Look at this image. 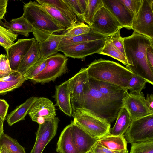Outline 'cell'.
Segmentation results:
<instances>
[{"instance_id": "6da1fadb", "label": "cell", "mask_w": 153, "mask_h": 153, "mask_svg": "<svg viewBox=\"0 0 153 153\" xmlns=\"http://www.w3.org/2000/svg\"><path fill=\"white\" fill-rule=\"evenodd\" d=\"M153 44V40L134 32L123 41L125 55L128 65L125 67L133 74L153 85V70L149 65L146 56L148 47Z\"/></svg>"}, {"instance_id": "7a4b0ae2", "label": "cell", "mask_w": 153, "mask_h": 153, "mask_svg": "<svg viewBox=\"0 0 153 153\" xmlns=\"http://www.w3.org/2000/svg\"><path fill=\"white\" fill-rule=\"evenodd\" d=\"M22 16L33 27V34L38 43L51 34L63 31L66 29L60 26L36 1H30L24 4Z\"/></svg>"}, {"instance_id": "3957f363", "label": "cell", "mask_w": 153, "mask_h": 153, "mask_svg": "<svg viewBox=\"0 0 153 153\" xmlns=\"http://www.w3.org/2000/svg\"><path fill=\"white\" fill-rule=\"evenodd\" d=\"M87 68L89 77L118 86L126 91L134 74L119 63L102 58L95 60Z\"/></svg>"}, {"instance_id": "277c9868", "label": "cell", "mask_w": 153, "mask_h": 153, "mask_svg": "<svg viewBox=\"0 0 153 153\" xmlns=\"http://www.w3.org/2000/svg\"><path fill=\"white\" fill-rule=\"evenodd\" d=\"M81 108L109 123L116 119L119 111L108 102L89 80L85 101Z\"/></svg>"}, {"instance_id": "5b68a950", "label": "cell", "mask_w": 153, "mask_h": 153, "mask_svg": "<svg viewBox=\"0 0 153 153\" xmlns=\"http://www.w3.org/2000/svg\"><path fill=\"white\" fill-rule=\"evenodd\" d=\"M73 122L93 137L99 139L109 135L111 123L82 108L73 111Z\"/></svg>"}, {"instance_id": "8992f818", "label": "cell", "mask_w": 153, "mask_h": 153, "mask_svg": "<svg viewBox=\"0 0 153 153\" xmlns=\"http://www.w3.org/2000/svg\"><path fill=\"white\" fill-rule=\"evenodd\" d=\"M68 60L67 57L60 53L48 57L45 69L31 81L42 84L55 81L68 71Z\"/></svg>"}, {"instance_id": "52a82bcc", "label": "cell", "mask_w": 153, "mask_h": 153, "mask_svg": "<svg viewBox=\"0 0 153 153\" xmlns=\"http://www.w3.org/2000/svg\"><path fill=\"white\" fill-rule=\"evenodd\" d=\"M130 143L153 140V114L132 120L124 134Z\"/></svg>"}, {"instance_id": "ba28073f", "label": "cell", "mask_w": 153, "mask_h": 153, "mask_svg": "<svg viewBox=\"0 0 153 153\" xmlns=\"http://www.w3.org/2000/svg\"><path fill=\"white\" fill-rule=\"evenodd\" d=\"M68 80L71 103L74 111L82 108L85 101L89 81L87 68H82Z\"/></svg>"}, {"instance_id": "9c48e42d", "label": "cell", "mask_w": 153, "mask_h": 153, "mask_svg": "<svg viewBox=\"0 0 153 153\" xmlns=\"http://www.w3.org/2000/svg\"><path fill=\"white\" fill-rule=\"evenodd\" d=\"M153 0H143L137 13L134 16L132 29L134 32L153 40Z\"/></svg>"}, {"instance_id": "30bf717a", "label": "cell", "mask_w": 153, "mask_h": 153, "mask_svg": "<svg viewBox=\"0 0 153 153\" xmlns=\"http://www.w3.org/2000/svg\"><path fill=\"white\" fill-rule=\"evenodd\" d=\"M106 39L62 46L58 51L63 53L67 57L84 59L88 56L98 54L104 45Z\"/></svg>"}, {"instance_id": "8fae6325", "label": "cell", "mask_w": 153, "mask_h": 153, "mask_svg": "<svg viewBox=\"0 0 153 153\" xmlns=\"http://www.w3.org/2000/svg\"><path fill=\"white\" fill-rule=\"evenodd\" d=\"M89 26L94 32L107 37L122 28L113 15L103 6L96 13Z\"/></svg>"}, {"instance_id": "7c38bea8", "label": "cell", "mask_w": 153, "mask_h": 153, "mask_svg": "<svg viewBox=\"0 0 153 153\" xmlns=\"http://www.w3.org/2000/svg\"><path fill=\"white\" fill-rule=\"evenodd\" d=\"M122 108L128 112L132 120L153 114V111L147 106L144 94L127 92L122 101Z\"/></svg>"}, {"instance_id": "4fadbf2b", "label": "cell", "mask_w": 153, "mask_h": 153, "mask_svg": "<svg viewBox=\"0 0 153 153\" xmlns=\"http://www.w3.org/2000/svg\"><path fill=\"white\" fill-rule=\"evenodd\" d=\"M89 80L101 93L108 102L119 111L122 108V100L128 91L118 86L96 80L89 77Z\"/></svg>"}, {"instance_id": "5bb4252c", "label": "cell", "mask_w": 153, "mask_h": 153, "mask_svg": "<svg viewBox=\"0 0 153 153\" xmlns=\"http://www.w3.org/2000/svg\"><path fill=\"white\" fill-rule=\"evenodd\" d=\"M59 121L58 117H55L39 125L35 133V142L30 153H42L47 145L56 134Z\"/></svg>"}, {"instance_id": "9a60e30c", "label": "cell", "mask_w": 153, "mask_h": 153, "mask_svg": "<svg viewBox=\"0 0 153 153\" xmlns=\"http://www.w3.org/2000/svg\"><path fill=\"white\" fill-rule=\"evenodd\" d=\"M28 114L33 121L42 124L56 117L55 105L49 99L38 97L29 109Z\"/></svg>"}, {"instance_id": "2e32d148", "label": "cell", "mask_w": 153, "mask_h": 153, "mask_svg": "<svg viewBox=\"0 0 153 153\" xmlns=\"http://www.w3.org/2000/svg\"><path fill=\"white\" fill-rule=\"evenodd\" d=\"M36 40L35 38L19 39L6 50L11 70L17 71L21 61Z\"/></svg>"}, {"instance_id": "e0dca14e", "label": "cell", "mask_w": 153, "mask_h": 153, "mask_svg": "<svg viewBox=\"0 0 153 153\" xmlns=\"http://www.w3.org/2000/svg\"><path fill=\"white\" fill-rule=\"evenodd\" d=\"M103 6L108 10L122 28L132 29L134 16L120 0H102Z\"/></svg>"}, {"instance_id": "ac0fdd59", "label": "cell", "mask_w": 153, "mask_h": 153, "mask_svg": "<svg viewBox=\"0 0 153 153\" xmlns=\"http://www.w3.org/2000/svg\"><path fill=\"white\" fill-rule=\"evenodd\" d=\"M70 124L73 141L76 149L79 153H87L98 139L92 137L73 121Z\"/></svg>"}, {"instance_id": "d6986e66", "label": "cell", "mask_w": 153, "mask_h": 153, "mask_svg": "<svg viewBox=\"0 0 153 153\" xmlns=\"http://www.w3.org/2000/svg\"><path fill=\"white\" fill-rule=\"evenodd\" d=\"M56 103L55 105L66 115H73V109L71 103L70 93L68 80L55 88V93L53 97Z\"/></svg>"}, {"instance_id": "ffe728a7", "label": "cell", "mask_w": 153, "mask_h": 153, "mask_svg": "<svg viewBox=\"0 0 153 153\" xmlns=\"http://www.w3.org/2000/svg\"><path fill=\"white\" fill-rule=\"evenodd\" d=\"M4 22L0 20V25L8 30L17 34L28 37L29 33H33L34 30L31 25L22 15L20 17L13 19L10 21L4 19Z\"/></svg>"}, {"instance_id": "44dd1931", "label": "cell", "mask_w": 153, "mask_h": 153, "mask_svg": "<svg viewBox=\"0 0 153 153\" xmlns=\"http://www.w3.org/2000/svg\"><path fill=\"white\" fill-rule=\"evenodd\" d=\"M61 39L60 34L54 33L39 43L40 59H46L57 54Z\"/></svg>"}, {"instance_id": "7402d4cb", "label": "cell", "mask_w": 153, "mask_h": 153, "mask_svg": "<svg viewBox=\"0 0 153 153\" xmlns=\"http://www.w3.org/2000/svg\"><path fill=\"white\" fill-rule=\"evenodd\" d=\"M56 150L58 153H79L73 141L70 124L67 126L61 132Z\"/></svg>"}, {"instance_id": "603a6c76", "label": "cell", "mask_w": 153, "mask_h": 153, "mask_svg": "<svg viewBox=\"0 0 153 153\" xmlns=\"http://www.w3.org/2000/svg\"><path fill=\"white\" fill-rule=\"evenodd\" d=\"M97 142L104 147L113 151L120 152L128 151L127 142L124 135L116 136L108 135L99 139Z\"/></svg>"}, {"instance_id": "cb8c5ba5", "label": "cell", "mask_w": 153, "mask_h": 153, "mask_svg": "<svg viewBox=\"0 0 153 153\" xmlns=\"http://www.w3.org/2000/svg\"><path fill=\"white\" fill-rule=\"evenodd\" d=\"M39 45L36 40L22 58L17 71L24 76L25 73L40 59Z\"/></svg>"}, {"instance_id": "d4e9b609", "label": "cell", "mask_w": 153, "mask_h": 153, "mask_svg": "<svg viewBox=\"0 0 153 153\" xmlns=\"http://www.w3.org/2000/svg\"><path fill=\"white\" fill-rule=\"evenodd\" d=\"M116 119L114 126L109 130V135L123 136L129 127L132 120L127 111L123 108L120 109Z\"/></svg>"}, {"instance_id": "484cf974", "label": "cell", "mask_w": 153, "mask_h": 153, "mask_svg": "<svg viewBox=\"0 0 153 153\" xmlns=\"http://www.w3.org/2000/svg\"><path fill=\"white\" fill-rule=\"evenodd\" d=\"M37 98L36 97H30L8 115L6 120L8 125L11 126L17 122L24 120L29 109Z\"/></svg>"}, {"instance_id": "4316f807", "label": "cell", "mask_w": 153, "mask_h": 153, "mask_svg": "<svg viewBox=\"0 0 153 153\" xmlns=\"http://www.w3.org/2000/svg\"><path fill=\"white\" fill-rule=\"evenodd\" d=\"M61 40L59 48L74 44L106 39L108 37L96 33L91 29L88 33L77 36L72 37H65L61 35Z\"/></svg>"}, {"instance_id": "83f0119b", "label": "cell", "mask_w": 153, "mask_h": 153, "mask_svg": "<svg viewBox=\"0 0 153 153\" xmlns=\"http://www.w3.org/2000/svg\"><path fill=\"white\" fill-rule=\"evenodd\" d=\"M36 1L39 4L48 5L56 8L65 15L73 25L78 22L77 16L63 0H36Z\"/></svg>"}, {"instance_id": "f1b7e54d", "label": "cell", "mask_w": 153, "mask_h": 153, "mask_svg": "<svg viewBox=\"0 0 153 153\" xmlns=\"http://www.w3.org/2000/svg\"><path fill=\"white\" fill-rule=\"evenodd\" d=\"M98 54L111 57L122 62L126 67L128 65L125 56L114 45L109 36L106 39L104 45Z\"/></svg>"}, {"instance_id": "f546056e", "label": "cell", "mask_w": 153, "mask_h": 153, "mask_svg": "<svg viewBox=\"0 0 153 153\" xmlns=\"http://www.w3.org/2000/svg\"><path fill=\"white\" fill-rule=\"evenodd\" d=\"M40 4L41 5L53 18L62 27L66 29L73 25L70 20L56 8L48 5Z\"/></svg>"}, {"instance_id": "4dcf8cb0", "label": "cell", "mask_w": 153, "mask_h": 153, "mask_svg": "<svg viewBox=\"0 0 153 153\" xmlns=\"http://www.w3.org/2000/svg\"><path fill=\"white\" fill-rule=\"evenodd\" d=\"M103 7L102 0H89L88 5L83 16L84 22L90 26L93 23L96 13Z\"/></svg>"}, {"instance_id": "1f68e13d", "label": "cell", "mask_w": 153, "mask_h": 153, "mask_svg": "<svg viewBox=\"0 0 153 153\" xmlns=\"http://www.w3.org/2000/svg\"><path fill=\"white\" fill-rule=\"evenodd\" d=\"M74 14L82 22L83 16L88 4L89 0H63Z\"/></svg>"}, {"instance_id": "d6a6232c", "label": "cell", "mask_w": 153, "mask_h": 153, "mask_svg": "<svg viewBox=\"0 0 153 153\" xmlns=\"http://www.w3.org/2000/svg\"><path fill=\"white\" fill-rule=\"evenodd\" d=\"M91 29L89 25L84 22H79L71 27L66 29L61 34L65 37H72L88 33Z\"/></svg>"}, {"instance_id": "836d02e7", "label": "cell", "mask_w": 153, "mask_h": 153, "mask_svg": "<svg viewBox=\"0 0 153 153\" xmlns=\"http://www.w3.org/2000/svg\"><path fill=\"white\" fill-rule=\"evenodd\" d=\"M5 146L10 149L12 153H26L25 149L16 139L4 132L0 138V146Z\"/></svg>"}, {"instance_id": "e575fe53", "label": "cell", "mask_w": 153, "mask_h": 153, "mask_svg": "<svg viewBox=\"0 0 153 153\" xmlns=\"http://www.w3.org/2000/svg\"><path fill=\"white\" fill-rule=\"evenodd\" d=\"M146 83L147 82L145 79L134 74L128 82L126 90H129L131 93L140 94Z\"/></svg>"}, {"instance_id": "d590c367", "label": "cell", "mask_w": 153, "mask_h": 153, "mask_svg": "<svg viewBox=\"0 0 153 153\" xmlns=\"http://www.w3.org/2000/svg\"><path fill=\"white\" fill-rule=\"evenodd\" d=\"M18 35L11 32L0 25V46L5 50L14 43Z\"/></svg>"}, {"instance_id": "8d00e7d4", "label": "cell", "mask_w": 153, "mask_h": 153, "mask_svg": "<svg viewBox=\"0 0 153 153\" xmlns=\"http://www.w3.org/2000/svg\"><path fill=\"white\" fill-rule=\"evenodd\" d=\"M47 59H40L28 69L24 75L25 80H31L41 72L46 67Z\"/></svg>"}, {"instance_id": "74e56055", "label": "cell", "mask_w": 153, "mask_h": 153, "mask_svg": "<svg viewBox=\"0 0 153 153\" xmlns=\"http://www.w3.org/2000/svg\"><path fill=\"white\" fill-rule=\"evenodd\" d=\"M25 80L24 76L20 79L11 81H7L5 77L0 79V94L10 91L20 87Z\"/></svg>"}, {"instance_id": "f35d334b", "label": "cell", "mask_w": 153, "mask_h": 153, "mask_svg": "<svg viewBox=\"0 0 153 153\" xmlns=\"http://www.w3.org/2000/svg\"><path fill=\"white\" fill-rule=\"evenodd\" d=\"M130 153H153V140L132 143Z\"/></svg>"}, {"instance_id": "ab89813d", "label": "cell", "mask_w": 153, "mask_h": 153, "mask_svg": "<svg viewBox=\"0 0 153 153\" xmlns=\"http://www.w3.org/2000/svg\"><path fill=\"white\" fill-rule=\"evenodd\" d=\"M6 55H0V76L2 78L9 76L13 72Z\"/></svg>"}, {"instance_id": "60d3db41", "label": "cell", "mask_w": 153, "mask_h": 153, "mask_svg": "<svg viewBox=\"0 0 153 153\" xmlns=\"http://www.w3.org/2000/svg\"><path fill=\"white\" fill-rule=\"evenodd\" d=\"M134 16L138 11L143 0H120Z\"/></svg>"}, {"instance_id": "b9f144b4", "label": "cell", "mask_w": 153, "mask_h": 153, "mask_svg": "<svg viewBox=\"0 0 153 153\" xmlns=\"http://www.w3.org/2000/svg\"><path fill=\"white\" fill-rule=\"evenodd\" d=\"M120 30L109 36L114 45L125 56L123 44L124 37H121Z\"/></svg>"}, {"instance_id": "7bdbcfd3", "label": "cell", "mask_w": 153, "mask_h": 153, "mask_svg": "<svg viewBox=\"0 0 153 153\" xmlns=\"http://www.w3.org/2000/svg\"><path fill=\"white\" fill-rule=\"evenodd\" d=\"M9 105L4 100L0 99V117L4 120L6 119Z\"/></svg>"}, {"instance_id": "ee69618b", "label": "cell", "mask_w": 153, "mask_h": 153, "mask_svg": "<svg viewBox=\"0 0 153 153\" xmlns=\"http://www.w3.org/2000/svg\"><path fill=\"white\" fill-rule=\"evenodd\" d=\"M146 56L149 65L153 70V44L149 45L147 48Z\"/></svg>"}, {"instance_id": "f6af8a7d", "label": "cell", "mask_w": 153, "mask_h": 153, "mask_svg": "<svg viewBox=\"0 0 153 153\" xmlns=\"http://www.w3.org/2000/svg\"><path fill=\"white\" fill-rule=\"evenodd\" d=\"M8 1V0H0V20L3 19L6 12Z\"/></svg>"}, {"instance_id": "bcb514c9", "label": "cell", "mask_w": 153, "mask_h": 153, "mask_svg": "<svg viewBox=\"0 0 153 153\" xmlns=\"http://www.w3.org/2000/svg\"><path fill=\"white\" fill-rule=\"evenodd\" d=\"M146 104L150 108L152 111H153V96L152 94L149 95L147 94L146 97L145 99Z\"/></svg>"}, {"instance_id": "7dc6e473", "label": "cell", "mask_w": 153, "mask_h": 153, "mask_svg": "<svg viewBox=\"0 0 153 153\" xmlns=\"http://www.w3.org/2000/svg\"><path fill=\"white\" fill-rule=\"evenodd\" d=\"M0 149L1 153H12L9 147L6 146H0Z\"/></svg>"}, {"instance_id": "c3c4849f", "label": "cell", "mask_w": 153, "mask_h": 153, "mask_svg": "<svg viewBox=\"0 0 153 153\" xmlns=\"http://www.w3.org/2000/svg\"><path fill=\"white\" fill-rule=\"evenodd\" d=\"M4 120L0 117V138L4 133L3 123Z\"/></svg>"}, {"instance_id": "681fc988", "label": "cell", "mask_w": 153, "mask_h": 153, "mask_svg": "<svg viewBox=\"0 0 153 153\" xmlns=\"http://www.w3.org/2000/svg\"><path fill=\"white\" fill-rule=\"evenodd\" d=\"M1 78H2L0 76V79Z\"/></svg>"}, {"instance_id": "f907efd6", "label": "cell", "mask_w": 153, "mask_h": 153, "mask_svg": "<svg viewBox=\"0 0 153 153\" xmlns=\"http://www.w3.org/2000/svg\"><path fill=\"white\" fill-rule=\"evenodd\" d=\"M0 153H1V151H0Z\"/></svg>"}]
</instances>
